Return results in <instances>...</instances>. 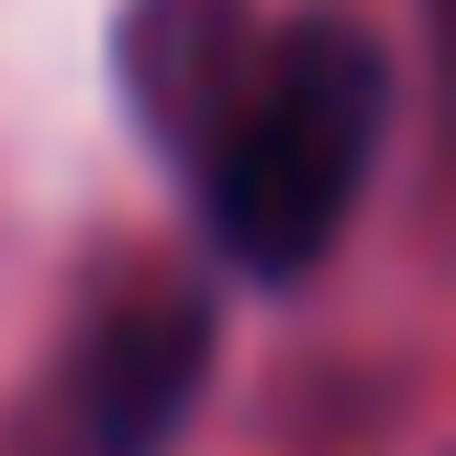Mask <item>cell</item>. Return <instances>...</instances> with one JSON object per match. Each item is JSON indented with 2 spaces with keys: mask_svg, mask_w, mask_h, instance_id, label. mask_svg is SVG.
<instances>
[{
  "mask_svg": "<svg viewBox=\"0 0 456 456\" xmlns=\"http://www.w3.org/2000/svg\"><path fill=\"white\" fill-rule=\"evenodd\" d=\"M379 123H390V56H379V34H356L346 12H312L289 34H267L234 123L190 167L200 200H212V234L256 279H301L346 234L356 190H368Z\"/></svg>",
  "mask_w": 456,
  "mask_h": 456,
  "instance_id": "cell-1",
  "label": "cell"
},
{
  "mask_svg": "<svg viewBox=\"0 0 456 456\" xmlns=\"http://www.w3.org/2000/svg\"><path fill=\"white\" fill-rule=\"evenodd\" d=\"M212 379V301L167 267H111L12 456H167Z\"/></svg>",
  "mask_w": 456,
  "mask_h": 456,
  "instance_id": "cell-2",
  "label": "cell"
},
{
  "mask_svg": "<svg viewBox=\"0 0 456 456\" xmlns=\"http://www.w3.org/2000/svg\"><path fill=\"white\" fill-rule=\"evenodd\" d=\"M267 56L256 0H134L123 12V101L156 134L167 167H200L212 134L234 123L245 78Z\"/></svg>",
  "mask_w": 456,
  "mask_h": 456,
  "instance_id": "cell-3",
  "label": "cell"
}]
</instances>
